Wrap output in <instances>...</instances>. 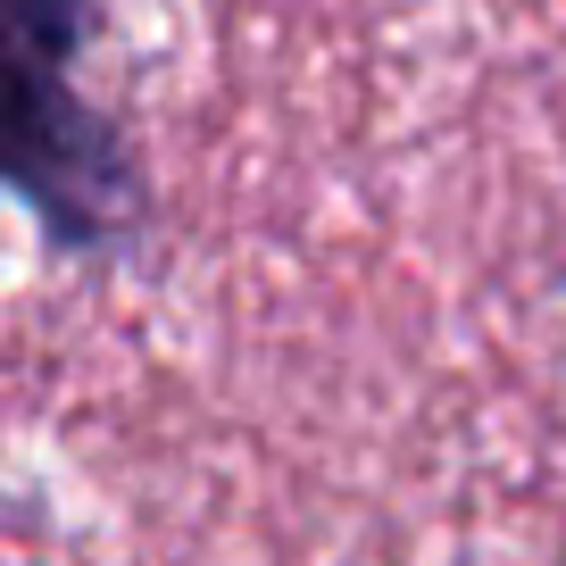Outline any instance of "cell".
Listing matches in <instances>:
<instances>
[{"label":"cell","instance_id":"6da1fadb","mask_svg":"<svg viewBox=\"0 0 566 566\" xmlns=\"http://www.w3.org/2000/svg\"><path fill=\"white\" fill-rule=\"evenodd\" d=\"M0 184L25 209L42 259L117 266L150 233V167L117 108L92 101L84 59L0 51Z\"/></svg>","mask_w":566,"mask_h":566}]
</instances>
